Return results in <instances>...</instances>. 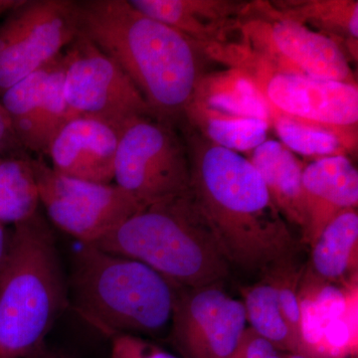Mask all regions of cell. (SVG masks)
I'll return each instance as SVG.
<instances>
[{
    "instance_id": "cell-1",
    "label": "cell",
    "mask_w": 358,
    "mask_h": 358,
    "mask_svg": "<svg viewBox=\"0 0 358 358\" xmlns=\"http://www.w3.org/2000/svg\"><path fill=\"white\" fill-rule=\"evenodd\" d=\"M190 190L231 267L267 273L294 261L298 242L250 160L185 124Z\"/></svg>"
},
{
    "instance_id": "cell-2",
    "label": "cell",
    "mask_w": 358,
    "mask_h": 358,
    "mask_svg": "<svg viewBox=\"0 0 358 358\" xmlns=\"http://www.w3.org/2000/svg\"><path fill=\"white\" fill-rule=\"evenodd\" d=\"M77 3L79 32L122 68L155 117L171 124L183 120L204 75V49L129 0Z\"/></svg>"
},
{
    "instance_id": "cell-3",
    "label": "cell",
    "mask_w": 358,
    "mask_h": 358,
    "mask_svg": "<svg viewBox=\"0 0 358 358\" xmlns=\"http://www.w3.org/2000/svg\"><path fill=\"white\" fill-rule=\"evenodd\" d=\"M68 307L57 242L38 209L13 225L0 271V358H28L41 350Z\"/></svg>"
},
{
    "instance_id": "cell-4",
    "label": "cell",
    "mask_w": 358,
    "mask_h": 358,
    "mask_svg": "<svg viewBox=\"0 0 358 358\" xmlns=\"http://www.w3.org/2000/svg\"><path fill=\"white\" fill-rule=\"evenodd\" d=\"M179 287L145 264L82 244L68 278L69 306L114 338L157 336L171 327Z\"/></svg>"
},
{
    "instance_id": "cell-5",
    "label": "cell",
    "mask_w": 358,
    "mask_h": 358,
    "mask_svg": "<svg viewBox=\"0 0 358 358\" xmlns=\"http://www.w3.org/2000/svg\"><path fill=\"white\" fill-rule=\"evenodd\" d=\"M92 245L145 264L181 288L223 284L229 275L230 264L190 189L141 207Z\"/></svg>"
},
{
    "instance_id": "cell-6",
    "label": "cell",
    "mask_w": 358,
    "mask_h": 358,
    "mask_svg": "<svg viewBox=\"0 0 358 358\" xmlns=\"http://www.w3.org/2000/svg\"><path fill=\"white\" fill-rule=\"evenodd\" d=\"M207 54L251 78L267 101L271 117L284 115L327 129L341 138L348 154L357 150V84L279 72L240 40L216 45Z\"/></svg>"
},
{
    "instance_id": "cell-7",
    "label": "cell",
    "mask_w": 358,
    "mask_h": 358,
    "mask_svg": "<svg viewBox=\"0 0 358 358\" xmlns=\"http://www.w3.org/2000/svg\"><path fill=\"white\" fill-rule=\"evenodd\" d=\"M115 185L143 206L190 189V162L185 138L173 124L152 115L134 117L120 129Z\"/></svg>"
},
{
    "instance_id": "cell-8",
    "label": "cell",
    "mask_w": 358,
    "mask_h": 358,
    "mask_svg": "<svg viewBox=\"0 0 358 358\" xmlns=\"http://www.w3.org/2000/svg\"><path fill=\"white\" fill-rule=\"evenodd\" d=\"M240 41L279 72L357 85L348 54L338 41L277 15L268 1L252 2Z\"/></svg>"
},
{
    "instance_id": "cell-9",
    "label": "cell",
    "mask_w": 358,
    "mask_h": 358,
    "mask_svg": "<svg viewBox=\"0 0 358 358\" xmlns=\"http://www.w3.org/2000/svg\"><path fill=\"white\" fill-rule=\"evenodd\" d=\"M30 162L47 217L82 244L96 243L143 207L114 183L69 178L40 159Z\"/></svg>"
},
{
    "instance_id": "cell-10",
    "label": "cell",
    "mask_w": 358,
    "mask_h": 358,
    "mask_svg": "<svg viewBox=\"0 0 358 358\" xmlns=\"http://www.w3.org/2000/svg\"><path fill=\"white\" fill-rule=\"evenodd\" d=\"M79 34L73 0H22L0 24V96L50 64Z\"/></svg>"
},
{
    "instance_id": "cell-11",
    "label": "cell",
    "mask_w": 358,
    "mask_h": 358,
    "mask_svg": "<svg viewBox=\"0 0 358 358\" xmlns=\"http://www.w3.org/2000/svg\"><path fill=\"white\" fill-rule=\"evenodd\" d=\"M63 61L66 100L76 117L119 129L134 117H155L122 68L81 33L63 52Z\"/></svg>"
},
{
    "instance_id": "cell-12",
    "label": "cell",
    "mask_w": 358,
    "mask_h": 358,
    "mask_svg": "<svg viewBox=\"0 0 358 358\" xmlns=\"http://www.w3.org/2000/svg\"><path fill=\"white\" fill-rule=\"evenodd\" d=\"M243 301L231 298L222 284L179 287L171 339L182 358H231L246 329Z\"/></svg>"
},
{
    "instance_id": "cell-13",
    "label": "cell",
    "mask_w": 358,
    "mask_h": 358,
    "mask_svg": "<svg viewBox=\"0 0 358 358\" xmlns=\"http://www.w3.org/2000/svg\"><path fill=\"white\" fill-rule=\"evenodd\" d=\"M120 129L109 122L78 115L54 136L46 155L63 176L110 185L114 181Z\"/></svg>"
},
{
    "instance_id": "cell-14",
    "label": "cell",
    "mask_w": 358,
    "mask_h": 358,
    "mask_svg": "<svg viewBox=\"0 0 358 358\" xmlns=\"http://www.w3.org/2000/svg\"><path fill=\"white\" fill-rule=\"evenodd\" d=\"M141 13L164 23L202 48L229 43L240 33L252 2L237 0H129Z\"/></svg>"
},
{
    "instance_id": "cell-15",
    "label": "cell",
    "mask_w": 358,
    "mask_h": 358,
    "mask_svg": "<svg viewBox=\"0 0 358 358\" xmlns=\"http://www.w3.org/2000/svg\"><path fill=\"white\" fill-rule=\"evenodd\" d=\"M303 186L308 226L301 238L310 246L338 213L357 209L358 171L348 155L322 157L303 169Z\"/></svg>"
},
{
    "instance_id": "cell-16",
    "label": "cell",
    "mask_w": 358,
    "mask_h": 358,
    "mask_svg": "<svg viewBox=\"0 0 358 358\" xmlns=\"http://www.w3.org/2000/svg\"><path fill=\"white\" fill-rule=\"evenodd\" d=\"M251 164L257 169L273 203L287 223L307 232L308 214L300 160L282 143L266 141L254 150Z\"/></svg>"
},
{
    "instance_id": "cell-17",
    "label": "cell",
    "mask_w": 358,
    "mask_h": 358,
    "mask_svg": "<svg viewBox=\"0 0 358 358\" xmlns=\"http://www.w3.org/2000/svg\"><path fill=\"white\" fill-rule=\"evenodd\" d=\"M188 107L227 117H254L271 124L270 107L263 94L251 78L236 68L204 74Z\"/></svg>"
},
{
    "instance_id": "cell-18",
    "label": "cell",
    "mask_w": 358,
    "mask_h": 358,
    "mask_svg": "<svg viewBox=\"0 0 358 358\" xmlns=\"http://www.w3.org/2000/svg\"><path fill=\"white\" fill-rule=\"evenodd\" d=\"M273 13L310 25L338 41L348 57L357 60V0H289L268 1Z\"/></svg>"
},
{
    "instance_id": "cell-19",
    "label": "cell",
    "mask_w": 358,
    "mask_h": 358,
    "mask_svg": "<svg viewBox=\"0 0 358 358\" xmlns=\"http://www.w3.org/2000/svg\"><path fill=\"white\" fill-rule=\"evenodd\" d=\"M310 247L313 274L329 282H343L346 285L352 282L348 281V275L357 271V209H346L338 213Z\"/></svg>"
},
{
    "instance_id": "cell-20",
    "label": "cell",
    "mask_w": 358,
    "mask_h": 358,
    "mask_svg": "<svg viewBox=\"0 0 358 358\" xmlns=\"http://www.w3.org/2000/svg\"><path fill=\"white\" fill-rule=\"evenodd\" d=\"M185 124L219 147L233 152L255 150L267 141L270 122L254 117H227L186 108Z\"/></svg>"
},
{
    "instance_id": "cell-21",
    "label": "cell",
    "mask_w": 358,
    "mask_h": 358,
    "mask_svg": "<svg viewBox=\"0 0 358 358\" xmlns=\"http://www.w3.org/2000/svg\"><path fill=\"white\" fill-rule=\"evenodd\" d=\"M31 157H0V223L15 225L39 209Z\"/></svg>"
},
{
    "instance_id": "cell-22",
    "label": "cell",
    "mask_w": 358,
    "mask_h": 358,
    "mask_svg": "<svg viewBox=\"0 0 358 358\" xmlns=\"http://www.w3.org/2000/svg\"><path fill=\"white\" fill-rule=\"evenodd\" d=\"M247 322L257 334L270 341L280 352L299 353L298 346L282 320L277 289L270 278L243 289Z\"/></svg>"
},
{
    "instance_id": "cell-23",
    "label": "cell",
    "mask_w": 358,
    "mask_h": 358,
    "mask_svg": "<svg viewBox=\"0 0 358 358\" xmlns=\"http://www.w3.org/2000/svg\"><path fill=\"white\" fill-rule=\"evenodd\" d=\"M54 61L13 85L0 96L14 133L25 150L31 148L40 103Z\"/></svg>"
},
{
    "instance_id": "cell-24",
    "label": "cell",
    "mask_w": 358,
    "mask_h": 358,
    "mask_svg": "<svg viewBox=\"0 0 358 358\" xmlns=\"http://www.w3.org/2000/svg\"><path fill=\"white\" fill-rule=\"evenodd\" d=\"M75 117L65 96L62 53L54 61L45 84L30 152L46 155L54 136Z\"/></svg>"
},
{
    "instance_id": "cell-25",
    "label": "cell",
    "mask_w": 358,
    "mask_h": 358,
    "mask_svg": "<svg viewBox=\"0 0 358 358\" xmlns=\"http://www.w3.org/2000/svg\"><path fill=\"white\" fill-rule=\"evenodd\" d=\"M271 122L274 124L282 145L296 154L315 157V159L348 155L341 138L327 129L279 115H272Z\"/></svg>"
},
{
    "instance_id": "cell-26",
    "label": "cell",
    "mask_w": 358,
    "mask_h": 358,
    "mask_svg": "<svg viewBox=\"0 0 358 358\" xmlns=\"http://www.w3.org/2000/svg\"><path fill=\"white\" fill-rule=\"evenodd\" d=\"M277 289L278 306L282 320L288 327L299 353L306 355L301 329V308L299 300V287L303 270L294 266V261L277 266L266 273ZM307 357V355H306Z\"/></svg>"
},
{
    "instance_id": "cell-27",
    "label": "cell",
    "mask_w": 358,
    "mask_h": 358,
    "mask_svg": "<svg viewBox=\"0 0 358 358\" xmlns=\"http://www.w3.org/2000/svg\"><path fill=\"white\" fill-rule=\"evenodd\" d=\"M312 287L313 301L324 327L329 322L343 317L348 303L346 289L338 288L331 284H324L312 271L305 274Z\"/></svg>"
},
{
    "instance_id": "cell-28",
    "label": "cell",
    "mask_w": 358,
    "mask_h": 358,
    "mask_svg": "<svg viewBox=\"0 0 358 358\" xmlns=\"http://www.w3.org/2000/svg\"><path fill=\"white\" fill-rule=\"evenodd\" d=\"M110 358H182L162 350L141 336H124L112 338Z\"/></svg>"
},
{
    "instance_id": "cell-29",
    "label": "cell",
    "mask_w": 358,
    "mask_h": 358,
    "mask_svg": "<svg viewBox=\"0 0 358 358\" xmlns=\"http://www.w3.org/2000/svg\"><path fill=\"white\" fill-rule=\"evenodd\" d=\"M0 157H27L0 100Z\"/></svg>"
},
{
    "instance_id": "cell-30",
    "label": "cell",
    "mask_w": 358,
    "mask_h": 358,
    "mask_svg": "<svg viewBox=\"0 0 358 358\" xmlns=\"http://www.w3.org/2000/svg\"><path fill=\"white\" fill-rule=\"evenodd\" d=\"M10 231L7 230L6 225L0 223V271L6 261L7 251H8Z\"/></svg>"
},
{
    "instance_id": "cell-31",
    "label": "cell",
    "mask_w": 358,
    "mask_h": 358,
    "mask_svg": "<svg viewBox=\"0 0 358 358\" xmlns=\"http://www.w3.org/2000/svg\"><path fill=\"white\" fill-rule=\"evenodd\" d=\"M22 0H0V17L6 16L21 4Z\"/></svg>"
},
{
    "instance_id": "cell-32",
    "label": "cell",
    "mask_w": 358,
    "mask_h": 358,
    "mask_svg": "<svg viewBox=\"0 0 358 358\" xmlns=\"http://www.w3.org/2000/svg\"><path fill=\"white\" fill-rule=\"evenodd\" d=\"M28 358H59L57 355H53V353H50L48 352H45V350H39L38 352L33 353L32 355H30Z\"/></svg>"
},
{
    "instance_id": "cell-33",
    "label": "cell",
    "mask_w": 358,
    "mask_h": 358,
    "mask_svg": "<svg viewBox=\"0 0 358 358\" xmlns=\"http://www.w3.org/2000/svg\"><path fill=\"white\" fill-rule=\"evenodd\" d=\"M282 358H310L306 357V355H298V353H285L282 355Z\"/></svg>"
}]
</instances>
